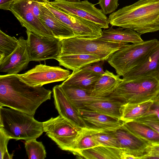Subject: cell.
Masks as SVG:
<instances>
[{
    "label": "cell",
    "instance_id": "obj_28",
    "mask_svg": "<svg viewBox=\"0 0 159 159\" xmlns=\"http://www.w3.org/2000/svg\"><path fill=\"white\" fill-rule=\"evenodd\" d=\"M102 131L86 127L82 128L75 142L74 154L81 150L95 147L102 146L93 136V134Z\"/></svg>",
    "mask_w": 159,
    "mask_h": 159
},
{
    "label": "cell",
    "instance_id": "obj_39",
    "mask_svg": "<svg viewBox=\"0 0 159 159\" xmlns=\"http://www.w3.org/2000/svg\"><path fill=\"white\" fill-rule=\"evenodd\" d=\"M66 1L71 2H80L81 1V0H66Z\"/></svg>",
    "mask_w": 159,
    "mask_h": 159
},
{
    "label": "cell",
    "instance_id": "obj_26",
    "mask_svg": "<svg viewBox=\"0 0 159 159\" xmlns=\"http://www.w3.org/2000/svg\"><path fill=\"white\" fill-rule=\"evenodd\" d=\"M123 126L152 145L159 144V133L148 125L134 120L124 122Z\"/></svg>",
    "mask_w": 159,
    "mask_h": 159
},
{
    "label": "cell",
    "instance_id": "obj_7",
    "mask_svg": "<svg viewBox=\"0 0 159 159\" xmlns=\"http://www.w3.org/2000/svg\"><path fill=\"white\" fill-rule=\"evenodd\" d=\"M43 122V130L48 137L63 150L72 152L81 129L60 115Z\"/></svg>",
    "mask_w": 159,
    "mask_h": 159
},
{
    "label": "cell",
    "instance_id": "obj_24",
    "mask_svg": "<svg viewBox=\"0 0 159 159\" xmlns=\"http://www.w3.org/2000/svg\"><path fill=\"white\" fill-rule=\"evenodd\" d=\"M124 104L125 103L122 101L112 98L88 103L82 108L99 112L120 120L121 109Z\"/></svg>",
    "mask_w": 159,
    "mask_h": 159
},
{
    "label": "cell",
    "instance_id": "obj_29",
    "mask_svg": "<svg viewBox=\"0 0 159 159\" xmlns=\"http://www.w3.org/2000/svg\"><path fill=\"white\" fill-rule=\"evenodd\" d=\"M18 43V39L0 30V63L13 52Z\"/></svg>",
    "mask_w": 159,
    "mask_h": 159
},
{
    "label": "cell",
    "instance_id": "obj_8",
    "mask_svg": "<svg viewBox=\"0 0 159 159\" xmlns=\"http://www.w3.org/2000/svg\"><path fill=\"white\" fill-rule=\"evenodd\" d=\"M50 2L58 9L72 15L95 23L102 29H108V18L101 9L87 0L71 2L66 0H54Z\"/></svg>",
    "mask_w": 159,
    "mask_h": 159
},
{
    "label": "cell",
    "instance_id": "obj_32",
    "mask_svg": "<svg viewBox=\"0 0 159 159\" xmlns=\"http://www.w3.org/2000/svg\"><path fill=\"white\" fill-rule=\"evenodd\" d=\"M11 139L0 130V159H11L13 154H10L7 150L8 142Z\"/></svg>",
    "mask_w": 159,
    "mask_h": 159
},
{
    "label": "cell",
    "instance_id": "obj_6",
    "mask_svg": "<svg viewBox=\"0 0 159 159\" xmlns=\"http://www.w3.org/2000/svg\"><path fill=\"white\" fill-rule=\"evenodd\" d=\"M124 42L105 41L98 38L90 39L73 37L61 40L59 55H95L107 60L114 52L128 44Z\"/></svg>",
    "mask_w": 159,
    "mask_h": 159
},
{
    "label": "cell",
    "instance_id": "obj_33",
    "mask_svg": "<svg viewBox=\"0 0 159 159\" xmlns=\"http://www.w3.org/2000/svg\"><path fill=\"white\" fill-rule=\"evenodd\" d=\"M135 120L148 125L159 133V119L155 115L147 113Z\"/></svg>",
    "mask_w": 159,
    "mask_h": 159
},
{
    "label": "cell",
    "instance_id": "obj_2",
    "mask_svg": "<svg viewBox=\"0 0 159 159\" xmlns=\"http://www.w3.org/2000/svg\"><path fill=\"white\" fill-rule=\"evenodd\" d=\"M112 26L132 29L141 35L159 30V0H139L111 14Z\"/></svg>",
    "mask_w": 159,
    "mask_h": 159
},
{
    "label": "cell",
    "instance_id": "obj_14",
    "mask_svg": "<svg viewBox=\"0 0 159 159\" xmlns=\"http://www.w3.org/2000/svg\"><path fill=\"white\" fill-rule=\"evenodd\" d=\"M86 127L102 131H114L123 125L124 122L116 117L99 112L81 108L78 110Z\"/></svg>",
    "mask_w": 159,
    "mask_h": 159
},
{
    "label": "cell",
    "instance_id": "obj_31",
    "mask_svg": "<svg viewBox=\"0 0 159 159\" xmlns=\"http://www.w3.org/2000/svg\"><path fill=\"white\" fill-rule=\"evenodd\" d=\"M93 135L102 146L121 148L120 143L112 131H101Z\"/></svg>",
    "mask_w": 159,
    "mask_h": 159
},
{
    "label": "cell",
    "instance_id": "obj_10",
    "mask_svg": "<svg viewBox=\"0 0 159 159\" xmlns=\"http://www.w3.org/2000/svg\"><path fill=\"white\" fill-rule=\"evenodd\" d=\"M33 1L14 0L11 3L9 11L27 30L39 36L55 38L50 30L34 13Z\"/></svg>",
    "mask_w": 159,
    "mask_h": 159
},
{
    "label": "cell",
    "instance_id": "obj_9",
    "mask_svg": "<svg viewBox=\"0 0 159 159\" xmlns=\"http://www.w3.org/2000/svg\"><path fill=\"white\" fill-rule=\"evenodd\" d=\"M42 4L73 31L75 37L94 39L102 36V31L99 26L64 11L51 4L49 0H43Z\"/></svg>",
    "mask_w": 159,
    "mask_h": 159
},
{
    "label": "cell",
    "instance_id": "obj_30",
    "mask_svg": "<svg viewBox=\"0 0 159 159\" xmlns=\"http://www.w3.org/2000/svg\"><path fill=\"white\" fill-rule=\"evenodd\" d=\"M34 139L25 141V148L27 155L30 159H44L46 157L45 147L41 142Z\"/></svg>",
    "mask_w": 159,
    "mask_h": 159
},
{
    "label": "cell",
    "instance_id": "obj_25",
    "mask_svg": "<svg viewBox=\"0 0 159 159\" xmlns=\"http://www.w3.org/2000/svg\"><path fill=\"white\" fill-rule=\"evenodd\" d=\"M122 149L104 146H99L83 150L74 155L87 159H122Z\"/></svg>",
    "mask_w": 159,
    "mask_h": 159
},
{
    "label": "cell",
    "instance_id": "obj_22",
    "mask_svg": "<svg viewBox=\"0 0 159 159\" xmlns=\"http://www.w3.org/2000/svg\"><path fill=\"white\" fill-rule=\"evenodd\" d=\"M141 35L130 29L121 27L114 29L112 26L102 31V36L98 38L105 41L136 43L143 41Z\"/></svg>",
    "mask_w": 159,
    "mask_h": 159
},
{
    "label": "cell",
    "instance_id": "obj_1",
    "mask_svg": "<svg viewBox=\"0 0 159 159\" xmlns=\"http://www.w3.org/2000/svg\"><path fill=\"white\" fill-rule=\"evenodd\" d=\"M52 91L44 87L30 86L17 75H0V107H6L34 116L43 103L51 98Z\"/></svg>",
    "mask_w": 159,
    "mask_h": 159
},
{
    "label": "cell",
    "instance_id": "obj_37",
    "mask_svg": "<svg viewBox=\"0 0 159 159\" xmlns=\"http://www.w3.org/2000/svg\"><path fill=\"white\" fill-rule=\"evenodd\" d=\"M14 0H0V8L9 10V8L11 2Z\"/></svg>",
    "mask_w": 159,
    "mask_h": 159
},
{
    "label": "cell",
    "instance_id": "obj_21",
    "mask_svg": "<svg viewBox=\"0 0 159 159\" xmlns=\"http://www.w3.org/2000/svg\"><path fill=\"white\" fill-rule=\"evenodd\" d=\"M122 81L118 75L106 70L104 74L95 83L89 92L93 96L99 97L109 96Z\"/></svg>",
    "mask_w": 159,
    "mask_h": 159
},
{
    "label": "cell",
    "instance_id": "obj_12",
    "mask_svg": "<svg viewBox=\"0 0 159 159\" xmlns=\"http://www.w3.org/2000/svg\"><path fill=\"white\" fill-rule=\"evenodd\" d=\"M70 75V71L59 66L40 64L17 75L21 81L30 86L42 87L45 84L65 81Z\"/></svg>",
    "mask_w": 159,
    "mask_h": 159
},
{
    "label": "cell",
    "instance_id": "obj_5",
    "mask_svg": "<svg viewBox=\"0 0 159 159\" xmlns=\"http://www.w3.org/2000/svg\"><path fill=\"white\" fill-rule=\"evenodd\" d=\"M158 41L154 39L129 43L112 54L107 61L115 69L117 75L123 76L144 61Z\"/></svg>",
    "mask_w": 159,
    "mask_h": 159
},
{
    "label": "cell",
    "instance_id": "obj_18",
    "mask_svg": "<svg viewBox=\"0 0 159 159\" xmlns=\"http://www.w3.org/2000/svg\"><path fill=\"white\" fill-rule=\"evenodd\" d=\"M159 71V40L145 60L123 76V80L136 79Z\"/></svg>",
    "mask_w": 159,
    "mask_h": 159
},
{
    "label": "cell",
    "instance_id": "obj_3",
    "mask_svg": "<svg viewBox=\"0 0 159 159\" xmlns=\"http://www.w3.org/2000/svg\"><path fill=\"white\" fill-rule=\"evenodd\" d=\"M0 130L11 139L25 141L36 139L44 132L43 122L34 116L3 107H0Z\"/></svg>",
    "mask_w": 159,
    "mask_h": 159
},
{
    "label": "cell",
    "instance_id": "obj_17",
    "mask_svg": "<svg viewBox=\"0 0 159 159\" xmlns=\"http://www.w3.org/2000/svg\"><path fill=\"white\" fill-rule=\"evenodd\" d=\"M117 138L121 149L128 151L141 152L151 148L152 144L129 131L122 125L112 131Z\"/></svg>",
    "mask_w": 159,
    "mask_h": 159
},
{
    "label": "cell",
    "instance_id": "obj_13",
    "mask_svg": "<svg viewBox=\"0 0 159 159\" xmlns=\"http://www.w3.org/2000/svg\"><path fill=\"white\" fill-rule=\"evenodd\" d=\"M30 61L26 40L21 36L18 39L17 45L15 50L0 63V71L10 74H18L27 68Z\"/></svg>",
    "mask_w": 159,
    "mask_h": 159
},
{
    "label": "cell",
    "instance_id": "obj_4",
    "mask_svg": "<svg viewBox=\"0 0 159 159\" xmlns=\"http://www.w3.org/2000/svg\"><path fill=\"white\" fill-rule=\"evenodd\" d=\"M159 93V71L128 80H123L109 97L125 103L152 101Z\"/></svg>",
    "mask_w": 159,
    "mask_h": 159
},
{
    "label": "cell",
    "instance_id": "obj_15",
    "mask_svg": "<svg viewBox=\"0 0 159 159\" xmlns=\"http://www.w3.org/2000/svg\"><path fill=\"white\" fill-rule=\"evenodd\" d=\"M52 92L55 107L59 115L80 128L87 127L78 111L69 102L59 85L54 86Z\"/></svg>",
    "mask_w": 159,
    "mask_h": 159
},
{
    "label": "cell",
    "instance_id": "obj_23",
    "mask_svg": "<svg viewBox=\"0 0 159 159\" xmlns=\"http://www.w3.org/2000/svg\"><path fill=\"white\" fill-rule=\"evenodd\" d=\"M56 60L60 66L73 71L88 65L103 61L101 57L97 55L81 54L59 55Z\"/></svg>",
    "mask_w": 159,
    "mask_h": 159
},
{
    "label": "cell",
    "instance_id": "obj_19",
    "mask_svg": "<svg viewBox=\"0 0 159 159\" xmlns=\"http://www.w3.org/2000/svg\"><path fill=\"white\" fill-rule=\"evenodd\" d=\"M102 75L82 68L73 71L62 84L90 91Z\"/></svg>",
    "mask_w": 159,
    "mask_h": 159
},
{
    "label": "cell",
    "instance_id": "obj_35",
    "mask_svg": "<svg viewBox=\"0 0 159 159\" xmlns=\"http://www.w3.org/2000/svg\"><path fill=\"white\" fill-rule=\"evenodd\" d=\"M104 61L94 63L93 64L88 65L82 68L86 69L95 73L102 75L105 73L103 70V65Z\"/></svg>",
    "mask_w": 159,
    "mask_h": 159
},
{
    "label": "cell",
    "instance_id": "obj_27",
    "mask_svg": "<svg viewBox=\"0 0 159 159\" xmlns=\"http://www.w3.org/2000/svg\"><path fill=\"white\" fill-rule=\"evenodd\" d=\"M152 101L139 103H125L121 109L120 120L123 121L135 120L145 115L149 111Z\"/></svg>",
    "mask_w": 159,
    "mask_h": 159
},
{
    "label": "cell",
    "instance_id": "obj_38",
    "mask_svg": "<svg viewBox=\"0 0 159 159\" xmlns=\"http://www.w3.org/2000/svg\"><path fill=\"white\" fill-rule=\"evenodd\" d=\"M151 149L159 155V144L152 145Z\"/></svg>",
    "mask_w": 159,
    "mask_h": 159
},
{
    "label": "cell",
    "instance_id": "obj_16",
    "mask_svg": "<svg viewBox=\"0 0 159 159\" xmlns=\"http://www.w3.org/2000/svg\"><path fill=\"white\" fill-rule=\"evenodd\" d=\"M39 2L38 18L51 31L55 37L61 40L74 37L72 31L57 18L48 8Z\"/></svg>",
    "mask_w": 159,
    "mask_h": 159
},
{
    "label": "cell",
    "instance_id": "obj_20",
    "mask_svg": "<svg viewBox=\"0 0 159 159\" xmlns=\"http://www.w3.org/2000/svg\"><path fill=\"white\" fill-rule=\"evenodd\" d=\"M59 85L69 102L77 110L88 103L112 98L95 96L91 95L89 91L62 84Z\"/></svg>",
    "mask_w": 159,
    "mask_h": 159
},
{
    "label": "cell",
    "instance_id": "obj_11",
    "mask_svg": "<svg viewBox=\"0 0 159 159\" xmlns=\"http://www.w3.org/2000/svg\"><path fill=\"white\" fill-rule=\"evenodd\" d=\"M27 50L30 61L57 60L60 52L61 40L38 35L26 30Z\"/></svg>",
    "mask_w": 159,
    "mask_h": 159
},
{
    "label": "cell",
    "instance_id": "obj_34",
    "mask_svg": "<svg viewBox=\"0 0 159 159\" xmlns=\"http://www.w3.org/2000/svg\"><path fill=\"white\" fill-rule=\"evenodd\" d=\"M119 0H98V3L105 15L111 14L117 8Z\"/></svg>",
    "mask_w": 159,
    "mask_h": 159
},
{
    "label": "cell",
    "instance_id": "obj_36",
    "mask_svg": "<svg viewBox=\"0 0 159 159\" xmlns=\"http://www.w3.org/2000/svg\"><path fill=\"white\" fill-rule=\"evenodd\" d=\"M152 102V104L149 111L146 114H154L156 115L159 119V93L153 99Z\"/></svg>",
    "mask_w": 159,
    "mask_h": 159
}]
</instances>
